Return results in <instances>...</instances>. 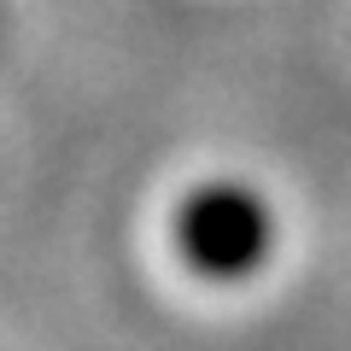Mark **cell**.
Returning a JSON list of instances; mask_svg holds the SVG:
<instances>
[{"mask_svg": "<svg viewBox=\"0 0 351 351\" xmlns=\"http://www.w3.org/2000/svg\"><path fill=\"white\" fill-rule=\"evenodd\" d=\"M176 246L182 258L211 281H240L252 276L269 246H276V217L240 182H217V188H199L182 211H176Z\"/></svg>", "mask_w": 351, "mask_h": 351, "instance_id": "obj_1", "label": "cell"}]
</instances>
